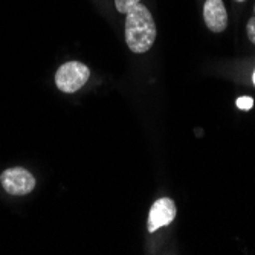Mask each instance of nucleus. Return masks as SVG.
<instances>
[{
  "label": "nucleus",
  "mask_w": 255,
  "mask_h": 255,
  "mask_svg": "<svg viewBox=\"0 0 255 255\" xmlns=\"http://www.w3.org/2000/svg\"><path fill=\"white\" fill-rule=\"evenodd\" d=\"M126 18V41L134 54L147 52L156 40V25L147 6L137 3Z\"/></svg>",
  "instance_id": "nucleus-1"
},
{
  "label": "nucleus",
  "mask_w": 255,
  "mask_h": 255,
  "mask_svg": "<svg viewBox=\"0 0 255 255\" xmlns=\"http://www.w3.org/2000/svg\"><path fill=\"white\" fill-rule=\"evenodd\" d=\"M90 77L89 67L78 61H69L63 64L55 74V84L64 94H74L81 89Z\"/></svg>",
  "instance_id": "nucleus-2"
},
{
  "label": "nucleus",
  "mask_w": 255,
  "mask_h": 255,
  "mask_svg": "<svg viewBox=\"0 0 255 255\" xmlns=\"http://www.w3.org/2000/svg\"><path fill=\"white\" fill-rule=\"evenodd\" d=\"M0 183L8 194L25 196L34 190L35 179L25 168H8L0 176Z\"/></svg>",
  "instance_id": "nucleus-3"
},
{
  "label": "nucleus",
  "mask_w": 255,
  "mask_h": 255,
  "mask_svg": "<svg viewBox=\"0 0 255 255\" xmlns=\"http://www.w3.org/2000/svg\"><path fill=\"white\" fill-rule=\"evenodd\" d=\"M174 217H176V205L171 199L164 197L156 200L150 210V216L147 222L148 233H154L159 228L170 225L174 220Z\"/></svg>",
  "instance_id": "nucleus-4"
},
{
  "label": "nucleus",
  "mask_w": 255,
  "mask_h": 255,
  "mask_svg": "<svg viewBox=\"0 0 255 255\" xmlns=\"http://www.w3.org/2000/svg\"><path fill=\"white\" fill-rule=\"evenodd\" d=\"M203 18L213 32H223L228 26V12L222 0H206Z\"/></svg>",
  "instance_id": "nucleus-5"
},
{
  "label": "nucleus",
  "mask_w": 255,
  "mask_h": 255,
  "mask_svg": "<svg viewBox=\"0 0 255 255\" xmlns=\"http://www.w3.org/2000/svg\"><path fill=\"white\" fill-rule=\"evenodd\" d=\"M141 0H115V6L121 14H127L134 5H137Z\"/></svg>",
  "instance_id": "nucleus-6"
},
{
  "label": "nucleus",
  "mask_w": 255,
  "mask_h": 255,
  "mask_svg": "<svg viewBox=\"0 0 255 255\" xmlns=\"http://www.w3.org/2000/svg\"><path fill=\"white\" fill-rule=\"evenodd\" d=\"M254 106V100L251 97H242L237 100V107L240 110H251Z\"/></svg>",
  "instance_id": "nucleus-7"
},
{
  "label": "nucleus",
  "mask_w": 255,
  "mask_h": 255,
  "mask_svg": "<svg viewBox=\"0 0 255 255\" xmlns=\"http://www.w3.org/2000/svg\"><path fill=\"white\" fill-rule=\"evenodd\" d=\"M246 32H248V37L249 40L255 44V17L249 18L248 21V26H246Z\"/></svg>",
  "instance_id": "nucleus-8"
},
{
  "label": "nucleus",
  "mask_w": 255,
  "mask_h": 255,
  "mask_svg": "<svg viewBox=\"0 0 255 255\" xmlns=\"http://www.w3.org/2000/svg\"><path fill=\"white\" fill-rule=\"evenodd\" d=\"M236 2H245V0H236Z\"/></svg>",
  "instance_id": "nucleus-9"
},
{
  "label": "nucleus",
  "mask_w": 255,
  "mask_h": 255,
  "mask_svg": "<svg viewBox=\"0 0 255 255\" xmlns=\"http://www.w3.org/2000/svg\"><path fill=\"white\" fill-rule=\"evenodd\" d=\"M254 84H255V72H254Z\"/></svg>",
  "instance_id": "nucleus-10"
},
{
  "label": "nucleus",
  "mask_w": 255,
  "mask_h": 255,
  "mask_svg": "<svg viewBox=\"0 0 255 255\" xmlns=\"http://www.w3.org/2000/svg\"><path fill=\"white\" fill-rule=\"evenodd\" d=\"M254 11H255V8H254Z\"/></svg>",
  "instance_id": "nucleus-11"
}]
</instances>
